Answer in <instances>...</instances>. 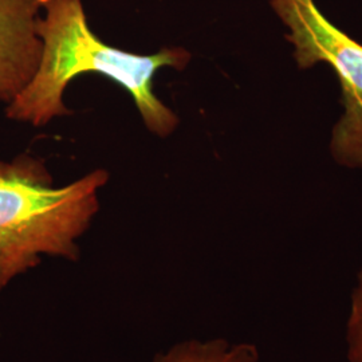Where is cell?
<instances>
[{
  "label": "cell",
  "instance_id": "6da1fadb",
  "mask_svg": "<svg viewBox=\"0 0 362 362\" xmlns=\"http://www.w3.org/2000/svg\"><path fill=\"white\" fill-rule=\"evenodd\" d=\"M42 40L38 69L13 103L6 117L34 128L69 116L64 103L67 85L82 74H101L128 91L152 134L167 139L180 118L153 90L155 76L163 67L184 70L191 52L184 47H164L151 55L125 52L105 43L88 22L82 0H45L37 23Z\"/></svg>",
  "mask_w": 362,
  "mask_h": 362
},
{
  "label": "cell",
  "instance_id": "7a4b0ae2",
  "mask_svg": "<svg viewBox=\"0 0 362 362\" xmlns=\"http://www.w3.org/2000/svg\"><path fill=\"white\" fill-rule=\"evenodd\" d=\"M109 177L97 168L58 188L42 158L0 160V291L37 267L42 255L78 260L77 240L97 215Z\"/></svg>",
  "mask_w": 362,
  "mask_h": 362
},
{
  "label": "cell",
  "instance_id": "3957f363",
  "mask_svg": "<svg viewBox=\"0 0 362 362\" xmlns=\"http://www.w3.org/2000/svg\"><path fill=\"white\" fill-rule=\"evenodd\" d=\"M287 28L299 70L327 65L341 86L342 115L332 129L329 149L338 165L362 170V45L333 25L315 0H270Z\"/></svg>",
  "mask_w": 362,
  "mask_h": 362
},
{
  "label": "cell",
  "instance_id": "277c9868",
  "mask_svg": "<svg viewBox=\"0 0 362 362\" xmlns=\"http://www.w3.org/2000/svg\"><path fill=\"white\" fill-rule=\"evenodd\" d=\"M45 0H0V104L8 105L38 69L37 23Z\"/></svg>",
  "mask_w": 362,
  "mask_h": 362
},
{
  "label": "cell",
  "instance_id": "5b68a950",
  "mask_svg": "<svg viewBox=\"0 0 362 362\" xmlns=\"http://www.w3.org/2000/svg\"><path fill=\"white\" fill-rule=\"evenodd\" d=\"M155 362H260L257 348L251 344L231 345L224 339L208 342L185 341L165 354L156 357Z\"/></svg>",
  "mask_w": 362,
  "mask_h": 362
},
{
  "label": "cell",
  "instance_id": "8992f818",
  "mask_svg": "<svg viewBox=\"0 0 362 362\" xmlns=\"http://www.w3.org/2000/svg\"><path fill=\"white\" fill-rule=\"evenodd\" d=\"M348 358L349 362H362V270L358 284L351 296L348 320Z\"/></svg>",
  "mask_w": 362,
  "mask_h": 362
}]
</instances>
